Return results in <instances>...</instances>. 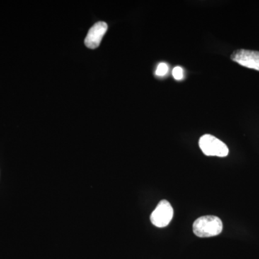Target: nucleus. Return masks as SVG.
<instances>
[{"mask_svg":"<svg viewBox=\"0 0 259 259\" xmlns=\"http://www.w3.org/2000/svg\"><path fill=\"white\" fill-rule=\"evenodd\" d=\"M168 66L165 63H161L158 64L157 69L156 70V75L158 76H164L168 73Z\"/></svg>","mask_w":259,"mask_h":259,"instance_id":"obj_6","label":"nucleus"},{"mask_svg":"<svg viewBox=\"0 0 259 259\" xmlns=\"http://www.w3.org/2000/svg\"><path fill=\"white\" fill-rule=\"evenodd\" d=\"M222 231V221L216 216H202L193 223L194 233L199 238L218 236Z\"/></svg>","mask_w":259,"mask_h":259,"instance_id":"obj_1","label":"nucleus"},{"mask_svg":"<svg viewBox=\"0 0 259 259\" xmlns=\"http://www.w3.org/2000/svg\"><path fill=\"white\" fill-rule=\"evenodd\" d=\"M108 25L105 22L100 21L95 23L89 30L85 37L84 44L89 49H95L100 46L104 35L106 33Z\"/></svg>","mask_w":259,"mask_h":259,"instance_id":"obj_5","label":"nucleus"},{"mask_svg":"<svg viewBox=\"0 0 259 259\" xmlns=\"http://www.w3.org/2000/svg\"><path fill=\"white\" fill-rule=\"evenodd\" d=\"M232 60L242 66L259 71V59L255 51L239 49L235 51L231 56Z\"/></svg>","mask_w":259,"mask_h":259,"instance_id":"obj_4","label":"nucleus"},{"mask_svg":"<svg viewBox=\"0 0 259 259\" xmlns=\"http://www.w3.org/2000/svg\"><path fill=\"white\" fill-rule=\"evenodd\" d=\"M199 146L204 155L226 157L229 153L228 146L212 135L205 134L199 139Z\"/></svg>","mask_w":259,"mask_h":259,"instance_id":"obj_2","label":"nucleus"},{"mask_svg":"<svg viewBox=\"0 0 259 259\" xmlns=\"http://www.w3.org/2000/svg\"><path fill=\"white\" fill-rule=\"evenodd\" d=\"M174 216L173 207L167 200H161L151 215L153 225L158 228H164L169 224Z\"/></svg>","mask_w":259,"mask_h":259,"instance_id":"obj_3","label":"nucleus"},{"mask_svg":"<svg viewBox=\"0 0 259 259\" xmlns=\"http://www.w3.org/2000/svg\"><path fill=\"white\" fill-rule=\"evenodd\" d=\"M255 54H256L257 57H258L259 59V51H255Z\"/></svg>","mask_w":259,"mask_h":259,"instance_id":"obj_8","label":"nucleus"},{"mask_svg":"<svg viewBox=\"0 0 259 259\" xmlns=\"http://www.w3.org/2000/svg\"><path fill=\"white\" fill-rule=\"evenodd\" d=\"M172 75L176 80H181L184 77V70L180 66H176L172 71Z\"/></svg>","mask_w":259,"mask_h":259,"instance_id":"obj_7","label":"nucleus"}]
</instances>
